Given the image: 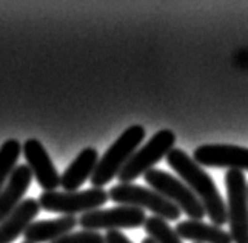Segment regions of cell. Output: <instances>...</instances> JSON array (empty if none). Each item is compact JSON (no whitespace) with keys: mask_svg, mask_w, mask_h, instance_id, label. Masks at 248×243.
Returning a JSON list of instances; mask_svg holds the SVG:
<instances>
[{"mask_svg":"<svg viewBox=\"0 0 248 243\" xmlns=\"http://www.w3.org/2000/svg\"><path fill=\"white\" fill-rule=\"evenodd\" d=\"M165 159L170 168L181 176L184 183L201 200L205 215H208L213 225L222 227L224 223H227V203L224 202L215 180L208 176V172H205L201 165L196 163L194 159L190 157L184 150L173 148Z\"/></svg>","mask_w":248,"mask_h":243,"instance_id":"obj_1","label":"cell"},{"mask_svg":"<svg viewBox=\"0 0 248 243\" xmlns=\"http://www.w3.org/2000/svg\"><path fill=\"white\" fill-rule=\"evenodd\" d=\"M145 136L147 133L142 125H131L126 128L99 159L96 171L90 179L93 188H104L114 177H117L128 160L133 157V154L139 150Z\"/></svg>","mask_w":248,"mask_h":243,"instance_id":"obj_2","label":"cell"},{"mask_svg":"<svg viewBox=\"0 0 248 243\" xmlns=\"http://www.w3.org/2000/svg\"><path fill=\"white\" fill-rule=\"evenodd\" d=\"M108 196L117 205L139 208L143 211L148 210L167 222L179 220L182 213L173 202H170L168 198L156 193L155 189H148L133 183H119L116 186H111Z\"/></svg>","mask_w":248,"mask_h":243,"instance_id":"obj_3","label":"cell"},{"mask_svg":"<svg viewBox=\"0 0 248 243\" xmlns=\"http://www.w3.org/2000/svg\"><path fill=\"white\" fill-rule=\"evenodd\" d=\"M108 191L104 188H90L76 193L44 191L39 196V205L46 213H61L63 215H78L96 211L108 202Z\"/></svg>","mask_w":248,"mask_h":243,"instance_id":"obj_4","label":"cell"},{"mask_svg":"<svg viewBox=\"0 0 248 243\" xmlns=\"http://www.w3.org/2000/svg\"><path fill=\"white\" fill-rule=\"evenodd\" d=\"M176 145V134L171 129H160L143 146L133 154L124 169L119 172V182L121 183H131L140 176H145L153 167L167 157L168 152Z\"/></svg>","mask_w":248,"mask_h":243,"instance_id":"obj_5","label":"cell"},{"mask_svg":"<svg viewBox=\"0 0 248 243\" xmlns=\"http://www.w3.org/2000/svg\"><path fill=\"white\" fill-rule=\"evenodd\" d=\"M143 177L151 189L173 202L179 210L188 215L190 220H202L205 217V210L199 198L184 182L171 176L170 172L153 168Z\"/></svg>","mask_w":248,"mask_h":243,"instance_id":"obj_6","label":"cell"},{"mask_svg":"<svg viewBox=\"0 0 248 243\" xmlns=\"http://www.w3.org/2000/svg\"><path fill=\"white\" fill-rule=\"evenodd\" d=\"M225 186L230 236L233 243H248V185L244 172L230 169Z\"/></svg>","mask_w":248,"mask_h":243,"instance_id":"obj_7","label":"cell"},{"mask_svg":"<svg viewBox=\"0 0 248 243\" xmlns=\"http://www.w3.org/2000/svg\"><path fill=\"white\" fill-rule=\"evenodd\" d=\"M147 215L143 210L133 206L119 205L109 210H96L85 213L79 217V225L87 231H119V229H133L140 228L145 225Z\"/></svg>","mask_w":248,"mask_h":243,"instance_id":"obj_8","label":"cell"},{"mask_svg":"<svg viewBox=\"0 0 248 243\" xmlns=\"http://www.w3.org/2000/svg\"><path fill=\"white\" fill-rule=\"evenodd\" d=\"M193 159L202 167L248 171V148L236 145H201Z\"/></svg>","mask_w":248,"mask_h":243,"instance_id":"obj_9","label":"cell"},{"mask_svg":"<svg viewBox=\"0 0 248 243\" xmlns=\"http://www.w3.org/2000/svg\"><path fill=\"white\" fill-rule=\"evenodd\" d=\"M22 151L27 159L28 168L32 172V177L37 180L42 189L56 191L57 186H61V174H59L45 146L37 138H28L22 145Z\"/></svg>","mask_w":248,"mask_h":243,"instance_id":"obj_10","label":"cell"},{"mask_svg":"<svg viewBox=\"0 0 248 243\" xmlns=\"http://www.w3.org/2000/svg\"><path fill=\"white\" fill-rule=\"evenodd\" d=\"M37 198H23L20 205L0 223V243H13L19 239L40 213Z\"/></svg>","mask_w":248,"mask_h":243,"instance_id":"obj_11","label":"cell"},{"mask_svg":"<svg viewBox=\"0 0 248 243\" xmlns=\"http://www.w3.org/2000/svg\"><path fill=\"white\" fill-rule=\"evenodd\" d=\"M97 163H99V151L96 148H93V146L83 148L61 176V186L63 188V191H66V193H76V191H79V188L85 182L91 179L94 171H96Z\"/></svg>","mask_w":248,"mask_h":243,"instance_id":"obj_12","label":"cell"},{"mask_svg":"<svg viewBox=\"0 0 248 243\" xmlns=\"http://www.w3.org/2000/svg\"><path fill=\"white\" fill-rule=\"evenodd\" d=\"M31 182L32 172L28 168V165H19L5 188L0 191V223L20 205L27 191L31 186Z\"/></svg>","mask_w":248,"mask_h":243,"instance_id":"obj_13","label":"cell"},{"mask_svg":"<svg viewBox=\"0 0 248 243\" xmlns=\"http://www.w3.org/2000/svg\"><path fill=\"white\" fill-rule=\"evenodd\" d=\"M79 225V219L74 215H62L53 220L32 222L25 231V242L30 243H53L61 237L70 234Z\"/></svg>","mask_w":248,"mask_h":243,"instance_id":"obj_14","label":"cell"},{"mask_svg":"<svg viewBox=\"0 0 248 243\" xmlns=\"http://www.w3.org/2000/svg\"><path fill=\"white\" fill-rule=\"evenodd\" d=\"M176 232L181 239L194 243H233L230 232L213 223L201 220H184L176 225Z\"/></svg>","mask_w":248,"mask_h":243,"instance_id":"obj_15","label":"cell"},{"mask_svg":"<svg viewBox=\"0 0 248 243\" xmlns=\"http://www.w3.org/2000/svg\"><path fill=\"white\" fill-rule=\"evenodd\" d=\"M22 152V145L16 138H8L0 146V191L5 188L8 180L11 179L13 172L19 167V162Z\"/></svg>","mask_w":248,"mask_h":243,"instance_id":"obj_16","label":"cell"},{"mask_svg":"<svg viewBox=\"0 0 248 243\" xmlns=\"http://www.w3.org/2000/svg\"><path fill=\"white\" fill-rule=\"evenodd\" d=\"M143 229L155 243H182V239L177 236L176 229L171 228L167 220L157 215L147 217Z\"/></svg>","mask_w":248,"mask_h":243,"instance_id":"obj_17","label":"cell"},{"mask_svg":"<svg viewBox=\"0 0 248 243\" xmlns=\"http://www.w3.org/2000/svg\"><path fill=\"white\" fill-rule=\"evenodd\" d=\"M53 243H105V236L97 231H76L61 237Z\"/></svg>","mask_w":248,"mask_h":243,"instance_id":"obj_18","label":"cell"},{"mask_svg":"<svg viewBox=\"0 0 248 243\" xmlns=\"http://www.w3.org/2000/svg\"><path fill=\"white\" fill-rule=\"evenodd\" d=\"M105 243H133L121 231H108L105 234Z\"/></svg>","mask_w":248,"mask_h":243,"instance_id":"obj_19","label":"cell"},{"mask_svg":"<svg viewBox=\"0 0 248 243\" xmlns=\"http://www.w3.org/2000/svg\"><path fill=\"white\" fill-rule=\"evenodd\" d=\"M142 243H155V242H153V240H151L150 237H145V239L142 240Z\"/></svg>","mask_w":248,"mask_h":243,"instance_id":"obj_20","label":"cell"},{"mask_svg":"<svg viewBox=\"0 0 248 243\" xmlns=\"http://www.w3.org/2000/svg\"><path fill=\"white\" fill-rule=\"evenodd\" d=\"M22 243H30V242H22Z\"/></svg>","mask_w":248,"mask_h":243,"instance_id":"obj_21","label":"cell"}]
</instances>
